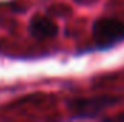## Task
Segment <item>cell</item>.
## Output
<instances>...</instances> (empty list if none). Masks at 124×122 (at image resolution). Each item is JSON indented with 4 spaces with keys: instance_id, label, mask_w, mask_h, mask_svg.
<instances>
[{
    "instance_id": "6da1fadb",
    "label": "cell",
    "mask_w": 124,
    "mask_h": 122,
    "mask_svg": "<svg viewBox=\"0 0 124 122\" xmlns=\"http://www.w3.org/2000/svg\"><path fill=\"white\" fill-rule=\"evenodd\" d=\"M121 99L117 96H95V98H75L68 102V111L72 114V118H94L101 111L114 106Z\"/></svg>"
},
{
    "instance_id": "7a4b0ae2",
    "label": "cell",
    "mask_w": 124,
    "mask_h": 122,
    "mask_svg": "<svg viewBox=\"0 0 124 122\" xmlns=\"http://www.w3.org/2000/svg\"><path fill=\"white\" fill-rule=\"evenodd\" d=\"M93 37L100 49H107L124 39V23L114 17H101L93 25Z\"/></svg>"
},
{
    "instance_id": "3957f363",
    "label": "cell",
    "mask_w": 124,
    "mask_h": 122,
    "mask_svg": "<svg viewBox=\"0 0 124 122\" xmlns=\"http://www.w3.org/2000/svg\"><path fill=\"white\" fill-rule=\"evenodd\" d=\"M29 30L31 34L36 39H48V37H54L58 33V26L51 19L36 14L31 19Z\"/></svg>"
}]
</instances>
